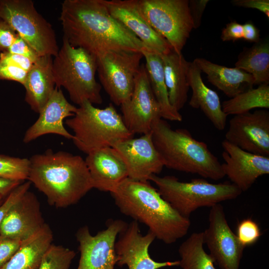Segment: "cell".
I'll list each match as a JSON object with an SVG mask.
<instances>
[{"instance_id":"cell-16","label":"cell","mask_w":269,"mask_h":269,"mask_svg":"<svg viewBox=\"0 0 269 269\" xmlns=\"http://www.w3.org/2000/svg\"><path fill=\"white\" fill-rule=\"evenodd\" d=\"M118 239L115 251L117 265L120 267L126 265L129 269H159L179 266V261L158 262L150 257L149 247L156 238L149 231L142 235L136 221L128 224Z\"/></svg>"},{"instance_id":"cell-13","label":"cell","mask_w":269,"mask_h":269,"mask_svg":"<svg viewBox=\"0 0 269 269\" xmlns=\"http://www.w3.org/2000/svg\"><path fill=\"white\" fill-rule=\"evenodd\" d=\"M203 233L215 263L221 269H239L245 248L230 228L221 204L211 207L209 226Z\"/></svg>"},{"instance_id":"cell-42","label":"cell","mask_w":269,"mask_h":269,"mask_svg":"<svg viewBox=\"0 0 269 269\" xmlns=\"http://www.w3.org/2000/svg\"><path fill=\"white\" fill-rule=\"evenodd\" d=\"M231 2L236 6L257 9L269 18V0H233Z\"/></svg>"},{"instance_id":"cell-33","label":"cell","mask_w":269,"mask_h":269,"mask_svg":"<svg viewBox=\"0 0 269 269\" xmlns=\"http://www.w3.org/2000/svg\"><path fill=\"white\" fill-rule=\"evenodd\" d=\"M236 235L239 243L245 248L256 243L262 233L257 222L251 218H246L238 224Z\"/></svg>"},{"instance_id":"cell-35","label":"cell","mask_w":269,"mask_h":269,"mask_svg":"<svg viewBox=\"0 0 269 269\" xmlns=\"http://www.w3.org/2000/svg\"><path fill=\"white\" fill-rule=\"evenodd\" d=\"M22 242L0 235V269L10 259Z\"/></svg>"},{"instance_id":"cell-26","label":"cell","mask_w":269,"mask_h":269,"mask_svg":"<svg viewBox=\"0 0 269 269\" xmlns=\"http://www.w3.org/2000/svg\"><path fill=\"white\" fill-rule=\"evenodd\" d=\"M53 239L52 230L45 223L38 232L23 241L1 269H38Z\"/></svg>"},{"instance_id":"cell-17","label":"cell","mask_w":269,"mask_h":269,"mask_svg":"<svg viewBox=\"0 0 269 269\" xmlns=\"http://www.w3.org/2000/svg\"><path fill=\"white\" fill-rule=\"evenodd\" d=\"M110 13L135 35L147 51L163 55L172 49L170 45L150 25L141 12L137 0H103Z\"/></svg>"},{"instance_id":"cell-20","label":"cell","mask_w":269,"mask_h":269,"mask_svg":"<svg viewBox=\"0 0 269 269\" xmlns=\"http://www.w3.org/2000/svg\"><path fill=\"white\" fill-rule=\"evenodd\" d=\"M77 107L70 104L61 88L55 87L46 105L39 113L35 123L26 131L23 141L27 143L47 134H55L72 139L73 134L64 125V120L73 117Z\"/></svg>"},{"instance_id":"cell-8","label":"cell","mask_w":269,"mask_h":269,"mask_svg":"<svg viewBox=\"0 0 269 269\" xmlns=\"http://www.w3.org/2000/svg\"><path fill=\"white\" fill-rule=\"evenodd\" d=\"M0 19L7 22L39 56H55L59 51L52 25L31 0H0Z\"/></svg>"},{"instance_id":"cell-41","label":"cell","mask_w":269,"mask_h":269,"mask_svg":"<svg viewBox=\"0 0 269 269\" xmlns=\"http://www.w3.org/2000/svg\"><path fill=\"white\" fill-rule=\"evenodd\" d=\"M243 24L236 21H232L227 23L221 32V39L223 41L235 42L243 39Z\"/></svg>"},{"instance_id":"cell-34","label":"cell","mask_w":269,"mask_h":269,"mask_svg":"<svg viewBox=\"0 0 269 269\" xmlns=\"http://www.w3.org/2000/svg\"><path fill=\"white\" fill-rule=\"evenodd\" d=\"M31 183L28 180L21 182L14 188L7 196L5 200L0 205V227L2 221L11 208L29 190Z\"/></svg>"},{"instance_id":"cell-15","label":"cell","mask_w":269,"mask_h":269,"mask_svg":"<svg viewBox=\"0 0 269 269\" xmlns=\"http://www.w3.org/2000/svg\"><path fill=\"white\" fill-rule=\"evenodd\" d=\"M127 167L128 178L138 181H149L150 177L161 172L164 167L152 141L151 132L137 138L118 141L112 146Z\"/></svg>"},{"instance_id":"cell-3","label":"cell","mask_w":269,"mask_h":269,"mask_svg":"<svg viewBox=\"0 0 269 269\" xmlns=\"http://www.w3.org/2000/svg\"><path fill=\"white\" fill-rule=\"evenodd\" d=\"M29 159L27 180L46 196L52 206L74 205L93 188L85 159L79 155L48 149Z\"/></svg>"},{"instance_id":"cell-6","label":"cell","mask_w":269,"mask_h":269,"mask_svg":"<svg viewBox=\"0 0 269 269\" xmlns=\"http://www.w3.org/2000/svg\"><path fill=\"white\" fill-rule=\"evenodd\" d=\"M53 57L55 85L64 88L74 103L79 106L85 101L93 104L103 103L102 86L96 79V56L83 48L72 46L63 38L61 47Z\"/></svg>"},{"instance_id":"cell-25","label":"cell","mask_w":269,"mask_h":269,"mask_svg":"<svg viewBox=\"0 0 269 269\" xmlns=\"http://www.w3.org/2000/svg\"><path fill=\"white\" fill-rule=\"evenodd\" d=\"M160 56L169 102L179 112L187 100L190 88L188 81L190 62L185 59L182 53H177L173 50Z\"/></svg>"},{"instance_id":"cell-38","label":"cell","mask_w":269,"mask_h":269,"mask_svg":"<svg viewBox=\"0 0 269 269\" xmlns=\"http://www.w3.org/2000/svg\"><path fill=\"white\" fill-rule=\"evenodd\" d=\"M17 35L16 32L7 22L0 19V53L7 51Z\"/></svg>"},{"instance_id":"cell-39","label":"cell","mask_w":269,"mask_h":269,"mask_svg":"<svg viewBox=\"0 0 269 269\" xmlns=\"http://www.w3.org/2000/svg\"><path fill=\"white\" fill-rule=\"evenodd\" d=\"M209 2V0H189L188 6L193 29L200 26L204 12Z\"/></svg>"},{"instance_id":"cell-9","label":"cell","mask_w":269,"mask_h":269,"mask_svg":"<svg viewBox=\"0 0 269 269\" xmlns=\"http://www.w3.org/2000/svg\"><path fill=\"white\" fill-rule=\"evenodd\" d=\"M137 3L152 28L174 52L182 53L193 29L189 0H137Z\"/></svg>"},{"instance_id":"cell-5","label":"cell","mask_w":269,"mask_h":269,"mask_svg":"<svg viewBox=\"0 0 269 269\" xmlns=\"http://www.w3.org/2000/svg\"><path fill=\"white\" fill-rule=\"evenodd\" d=\"M65 123L73 133L72 140L75 145L87 154L134 137L112 103L100 109L85 101Z\"/></svg>"},{"instance_id":"cell-23","label":"cell","mask_w":269,"mask_h":269,"mask_svg":"<svg viewBox=\"0 0 269 269\" xmlns=\"http://www.w3.org/2000/svg\"><path fill=\"white\" fill-rule=\"evenodd\" d=\"M201 73L195 64L190 62L188 81L192 94L189 105L192 108L200 109L217 130H224L228 116L222 110L218 94L205 84Z\"/></svg>"},{"instance_id":"cell-32","label":"cell","mask_w":269,"mask_h":269,"mask_svg":"<svg viewBox=\"0 0 269 269\" xmlns=\"http://www.w3.org/2000/svg\"><path fill=\"white\" fill-rule=\"evenodd\" d=\"M75 256L73 250L52 244L44 254L38 269H69Z\"/></svg>"},{"instance_id":"cell-2","label":"cell","mask_w":269,"mask_h":269,"mask_svg":"<svg viewBox=\"0 0 269 269\" xmlns=\"http://www.w3.org/2000/svg\"><path fill=\"white\" fill-rule=\"evenodd\" d=\"M120 212L148 228L156 239L171 244L185 236L191 222L160 195L149 181L127 178L111 193Z\"/></svg>"},{"instance_id":"cell-18","label":"cell","mask_w":269,"mask_h":269,"mask_svg":"<svg viewBox=\"0 0 269 269\" xmlns=\"http://www.w3.org/2000/svg\"><path fill=\"white\" fill-rule=\"evenodd\" d=\"M222 147L225 175L242 192L248 190L259 177L269 173V157L247 152L225 139Z\"/></svg>"},{"instance_id":"cell-27","label":"cell","mask_w":269,"mask_h":269,"mask_svg":"<svg viewBox=\"0 0 269 269\" xmlns=\"http://www.w3.org/2000/svg\"><path fill=\"white\" fill-rule=\"evenodd\" d=\"M141 52L145 60L144 64L151 90L160 109L161 118L172 121H181V115L169 102L160 55L147 51Z\"/></svg>"},{"instance_id":"cell-30","label":"cell","mask_w":269,"mask_h":269,"mask_svg":"<svg viewBox=\"0 0 269 269\" xmlns=\"http://www.w3.org/2000/svg\"><path fill=\"white\" fill-rule=\"evenodd\" d=\"M221 104L223 111L227 116L245 113L255 108L268 109L269 85H259L224 101Z\"/></svg>"},{"instance_id":"cell-11","label":"cell","mask_w":269,"mask_h":269,"mask_svg":"<svg viewBox=\"0 0 269 269\" xmlns=\"http://www.w3.org/2000/svg\"><path fill=\"white\" fill-rule=\"evenodd\" d=\"M128 225L121 219L109 220L107 228L95 235L87 226L80 227L76 234L80 253L77 269H115L116 239Z\"/></svg>"},{"instance_id":"cell-4","label":"cell","mask_w":269,"mask_h":269,"mask_svg":"<svg viewBox=\"0 0 269 269\" xmlns=\"http://www.w3.org/2000/svg\"><path fill=\"white\" fill-rule=\"evenodd\" d=\"M154 145L164 166L219 180L225 176L222 164L203 141L184 129L174 130L160 119L151 130Z\"/></svg>"},{"instance_id":"cell-24","label":"cell","mask_w":269,"mask_h":269,"mask_svg":"<svg viewBox=\"0 0 269 269\" xmlns=\"http://www.w3.org/2000/svg\"><path fill=\"white\" fill-rule=\"evenodd\" d=\"M193 62L206 74L208 82L230 98L253 88L255 85L253 76L238 68L219 65L204 58H196Z\"/></svg>"},{"instance_id":"cell-7","label":"cell","mask_w":269,"mask_h":269,"mask_svg":"<svg viewBox=\"0 0 269 269\" xmlns=\"http://www.w3.org/2000/svg\"><path fill=\"white\" fill-rule=\"evenodd\" d=\"M149 181L157 186L161 197L182 216L189 218L197 209L235 199L242 191L232 183H212L203 178L189 182L173 176L152 175Z\"/></svg>"},{"instance_id":"cell-31","label":"cell","mask_w":269,"mask_h":269,"mask_svg":"<svg viewBox=\"0 0 269 269\" xmlns=\"http://www.w3.org/2000/svg\"><path fill=\"white\" fill-rule=\"evenodd\" d=\"M30 167L26 158L0 155V178L24 181L27 180Z\"/></svg>"},{"instance_id":"cell-22","label":"cell","mask_w":269,"mask_h":269,"mask_svg":"<svg viewBox=\"0 0 269 269\" xmlns=\"http://www.w3.org/2000/svg\"><path fill=\"white\" fill-rule=\"evenodd\" d=\"M53 57L40 56L27 72L23 84L25 102L32 111L38 114L56 87L52 72Z\"/></svg>"},{"instance_id":"cell-45","label":"cell","mask_w":269,"mask_h":269,"mask_svg":"<svg viewBox=\"0 0 269 269\" xmlns=\"http://www.w3.org/2000/svg\"><path fill=\"white\" fill-rule=\"evenodd\" d=\"M3 197L0 196V205L1 204V202H2Z\"/></svg>"},{"instance_id":"cell-36","label":"cell","mask_w":269,"mask_h":269,"mask_svg":"<svg viewBox=\"0 0 269 269\" xmlns=\"http://www.w3.org/2000/svg\"><path fill=\"white\" fill-rule=\"evenodd\" d=\"M27 74L22 69L0 60V79L13 81L23 85Z\"/></svg>"},{"instance_id":"cell-12","label":"cell","mask_w":269,"mask_h":269,"mask_svg":"<svg viewBox=\"0 0 269 269\" xmlns=\"http://www.w3.org/2000/svg\"><path fill=\"white\" fill-rule=\"evenodd\" d=\"M120 106L124 123L134 135L150 133L155 123L162 119L144 64L140 65L131 98Z\"/></svg>"},{"instance_id":"cell-1","label":"cell","mask_w":269,"mask_h":269,"mask_svg":"<svg viewBox=\"0 0 269 269\" xmlns=\"http://www.w3.org/2000/svg\"><path fill=\"white\" fill-rule=\"evenodd\" d=\"M63 37L97 57L117 50L147 51L142 42L109 12L103 0H65L59 17Z\"/></svg>"},{"instance_id":"cell-29","label":"cell","mask_w":269,"mask_h":269,"mask_svg":"<svg viewBox=\"0 0 269 269\" xmlns=\"http://www.w3.org/2000/svg\"><path fill=\"white\" fill-rule=\"evenodd\" d=\"M203 232L193 233L180 245L181 269H216L213 258L205 252Z\"/></svg>"},{"instance_id":"cell-44","label":"cell","mask_w":269,"mask_h":269,"mask_svg":"<svg viewBox=\"0 0 269 269\" xmlns=\"http://www.w3.org/2000/svg\"><path fill=\"white\" fill-rule=\"evenodd\" d=\"M22 182L0 178V196H7Z\"/></svg>"},{"instance_id":"cell-10","label":"cell","mask_w":269,"mask_h":269,"mask_svg":"<svg viewBox=\"0 0 269 269\" xmlns=\"http://www.w3.org/2000/svg\"><path fill=\"white\" fill-rule=\"evenodd\" d=\"M142 58L141 51L129 50L109 51L97 57L101 84L116 105L131 98Z\"/></svg>"},{"instance_id":"cell-37","label":"cell","mask_w":269,"mask_h":269,"mask_svg":"<svg viewBox=\"0 0 269 269\" xmlns=\"http://www.w3.org/2000/svg\"><path fill=\"white\" fill-rule=\"evenodd\" d=\"M6 52L25 56L34 62L40 57L29 44L18 34L14 42Z\"/></svg>"},{"instance_id":"cell-28","label":"cell","mask_w":269,"mask_h":269,"mask_svg":"<svg viewBox=\"0 0 269 269\" xmlns=\"http://www.w3.org/2000/svg\"><path fill=\"white\" fill-rule=\"evenodd\" d=\"M235 67L252 75L254 84H269V42L261 40L238 55Z\"/></svg>"},{"instance_id":"cell-14","label":"cell","mask_w":269,"mask_h":269,"mask_svg":"<svg viewBox=\"0 0 269 269\" xmlns=\"http://www.w3.org/2000/svg\"><path fill=\"white\" fill-rule=\"evenodd\" d=\"M225 140L247 152L269 157V112L260 109L234 115Z\"/></svg>"},{"instance_id":"cell-19","label":"cell","mask_w":269,"mask_h":269,"mask_svg":"<svg viewBox=\"0 0 269 269\" xmlns=\"http://www.w3.org/2000/svg\"><path fill=\"white\" fill-rule=\"evenodd\" d=\"M45 224L39 202L28 190L6 214L0 227V235L24 241L38 232Z\"/></svg>"},{"instance_id":"cell-43","label":"cell","mask_w":269,"mask_h":269,"mask_svg":"<svg viewBox=\"0 0 269 269\" xmlns=\"http://www.w3.org/2000/svg\"><path fill=\"white\" fill-rule=\"evenodd\" d=\"M243 39L254 43L260 40V30L252 21L246 22L243 24Z\"/></svg>"},{"instance_id":"cell-21","label":"cell","mask_w":269,"mask_h":269,"mask_svg":"<svg viewBox=\"0 0 269 269\" xmlns=\"http://www.w3.org/2000/svg\"><path fill=\"white\" fill-rule=\"evenodd\" d=\"M93 188L112 192L128 177L126 164L118 152L112 147L93 151L85 159Z\"/></svg>"},{"instance_id":"cell-40","label":"cell","mask_w":269,"mask_h":269,"mask_svg":"<svg viewBox=\"0 0 269 269\" xmlns=\"http://www.w3.org/2000/svg\"><path fill=\"white\" fill-rule=\"evenodd\" d=\"M0 60L17 66L27 72L34 63L27 57L8 52L0 53Z\"/></svg>"}]
</instances>
